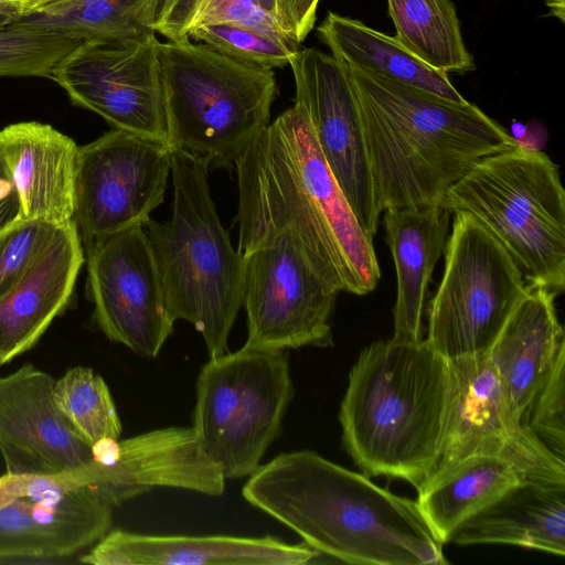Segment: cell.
<instances>
[{
	"label": "cell",
	"mask_w": 565,
	"mask_h": 565,
	"mask_svg": "<svg viewBox=\"0 0 565 565\" xmlns=\"http://www.w3.org/2000/svg\"><path fill=\"white\" fill-rule=\"evenodd\" d=\"M190 39L233 58L271 70L289 65L298 50L258 31L232 23L198 28L191 32Z\"/></svg>",
	"instance_id": "1f68e13d"
},
{
	"label": "cell",
	"mask_w": 565,
	"mask_h": 565,
	"mask_svg": "<svg viewBox=\"0 0 565 565\" xmlns=\"http://www.w3.org/2000/svg\"><path fill=\"white\" fill-rule=\"evenodd\" d=\"M257 2L276 21L277 0H257Z\"/></svg>",
	"instance_id": "ab89813d"
},
{
	"label": "cell",
	"mask_w": 565,
	"mask_h": 565,
	"mask_svg": "<svg viewBox=\"0 0 565 565\" xmlns=\"http://www.w3.org/2000/svg\"><path fill=\"white\" fill-rule=\"evenodd\" d=\"M53 397L72 428L90 446L119 439L121 423L110 391L93 369L75 366L54 381Z\"/></svg>",
	"instance_id": "f546056e"
},
{
	"label": "cell",
	"mask_w": 565,
	"mask_h": 565,
	"mask_svg": "<svg viewBox=\"0 0 565 565\" xmlns=\"http://www.w3.org/2000/svg\"><path fill=\"white\" fill-rule=\"evenodd\" d=\"M1 2L8 3L13 7L20 17L30 13L38 0H0Z\"/></svg>",
	"instance_id": "74e56055"
},
{
	"label": "cell",
	"mask_w": 565,
	"mask_h": 565,
	"mask_svg": "<svg viewBox=\"0 0 565 565\" xmlns=\"http://www.w3.org/2000/svg\"><path fill=\"white\" fill-rule=\"evenodd\" d=\"M94 320L111 341L156 358L173 331L161 277L142 224L84 246Z\"/></svg>",
	"instance_id": "4fadbf2b"
},
{
	"label": "cell",
	"mask_w": 565,
	"mask_h": 565,
	"mask_svg": "<svg viewBox=\"0 0 565 565\" xmlns=\"http://www.w3.org/2000/svg\"><path fill=\"white\" fill-rule=\"evenodd\" d=\"M160 0H67L19 17L79 41L130 43L154 35Z\"/></svg>",
	"instance_id": "4316f807"
},
{
	"label": "cell",
	"mask_w": 565,
	"mask_h": 565,
	"mask_svg": "<svg viewBox=\"0 0 565 565\" xmlns=\"http://www.w3.org/2000/svg\"><path fill=\"white\" fill-rule=\"evenodd\" d=\"M289 66L295 103L306 113L319 148L367 235L376 234L377 207L355 97L343 65L315 47L297 50Z\"/></svg>",
	"instance_id": "2e32d148"
},
{
	"label": "cell",
	"mask_w": 565,
	"mask_h": 565,
	"mask_svg": "<svg viewBox=\"0 0 565 565\" xmlns=\"http://www.w3.org/2000/svg\"><path fill=\"white\" fill-rule=\"evenodd\" d=\"M245 347L288 350L333 344L331 318L340 292L313 267L290 235L245 256Z\"/></svg>",
	"instance_id": "8fae6325"
},
{
	"label": "cell",
	"mask_w": 565,
	"mask_h": 565,
	"mask_svg": "<svg viewBox=\"0 0 565 565\" xmlns=\"http://www.w3.org/2000/svg\"><path fill=\"white\" fill-rule=\"evenodd\" d=\"M342 65L355 97L381 213L440 205L478 161L518 143L467 99L454 102Z\"/></svg>",
	"instance_id": "3957f363"
},
{
	"label": "cell",
	"mask_w": 565,
	"mask_h": 565,
	"mask_svg": "<svg viewBox=\"0 0 565 565\" xmlns=\"http://www.w3.org/2000/svg\"><path fill=\"white\" fill-rule=\"evenodd\" d=\"M63 1H67V0H38L31 12H35L44 7H47V6H51L54 3H58V2H63Z\"/></svg>",
	"instance_id": "60d3db41"
},
{
	"label": "cell",
	"mask_w": 565,
	"mask_h": 565,
	"mask_svg": "<svg viewBox=\"0 0 565 565\" xmlns=\"http://www.w3.org/2000/svg\"><path fill=\"white\" fill-rule=\"evenodd\" d=\"M320 553L271 536L143 535L108 532L79 561L94 565H301Z\"/></svg>",
	"instance_id": "d6986e66"
},
{
	"label": "cell",
	"mask_w": 565,
	"mask_h": 565,
	"mask_svg": "<svg viewBox=\"0 0 565 565\" xmlns=\"http://www.w3.org/2000/svg\"><path fill=\"white\" fill-rule=\"evenodd\" d=\"M450 214L477 218L511 255L529 287H565V192L558 166L519 142L478 161L446 193Z\"/></svg>",
	"instance_id": "52a82bcc"
},
{
	"label": "cell",
	"mask_w": 565,
	"mask_h": 565,
	"mask_svg": "<svg viewBox=\"0 0 565 565\" xmlns=\"http://www.w3.org/2000/svg\"><path fill=\"white\" fill-rule=\"evenodd\" d=\"M446 393L447 360L425 339L369 344L340 405L347 452L365 476L418 489L439 461Z\"/></svg>",
	"instance_id": "277c9868"
},
{
	"label": "cell",
	"mask_w": 565,
	"mask_h": 565,
	"mask_svg": "<svg viewBox=\"0 0 565 565\" xmlns=\"http://www.w3.org/2000/svg\"><path fill=\"white\" fill-rule=\"evenodd\" d=\"M459 545L509 544L565 555V484L526 479L466 522Z\"/></svg>",
	"instance_id": "cb8c5ba5"
},
{
	"label": "cell",
	"mask_w": 565,
	"mask_h": 565,
	"mask_svg": "<svg viewBox=\"0 0 565 565\" xmlns=\"http://www.w3.org/2000/svg\"><path fill=\"white\" fill-rule=\"evenodd\" d=\"M294 392L287 350L244 345L202 366L192 428L225 479L258 469Z\"/></svg>",
	"instance_id": "ba28073f"
},
{
	"label": "cell",
	"mask_w": 565,
	"mask_h": 565,
	"mask_svg": "<svg viewBox=\"0 0 565 565\" xmlns=\"http://www.w3.org/2000/svg\"><path fill=\"white\" fill-rule=\"evenodd\" d=\"M172 215L142 226L161 277L170 318L194 326L209 358L228 352L227 340L243 306L245 258L231 243L211 196L209 169L171 151Z\"/></svg>",
	"instance_id": "5b68a950"
},
{
	"label": "cell",
	"mask_w": 565,
	"mask_h": 565,
	"mask_svg": "<svg viewBox=\"0 0 565 565\" xmlns=\"http://www.w3.org/2000/svg\"><path fill=\"white\" fill-rule=\"evenodd\" d=\"M54 381L31 363L0 376V452L7 472L51 475L93 459L92 446L55 404Z\"/></svg>",
	"instance_id": "e0dca14e"
},
{
	"label": "cell",
	"mask_w": 565,
	"mask_h": 565,
	"mask_svg": "<svg viewBox=\"0 0 565 565\" xmlns=\"http://www.w3.org/2000/svg\"><path fill=\"white\" fill-rule=\"evenodd\" d=\"M387 6L395 38L418 58L445 73L475 70L451 0H387Z\"/></svg>",
	"instance_id": "83f0119b"
},
{
	"label": "cell",
	"mask_w": 565,
	"mask_h": 565,
	"mask_svg": "<svg viewBox=\"0 0 565 565\" xmlns=\"http://www.w3.org/2000/svg\"><path fill=\"white\" fill-rule=\"evenodd\" d=\"M20 13L10 4L0 1V28L11 23Z\"/></svg>",
	"instance_id": "8d00e7d4"
},
{
	"label": "cell",
	"mask_w": 565,
	"mask_h": 565,
	"mask_svg": "<svg viewBox=\"0 0 565 565\" xmlns=\"http://www.w3.org/2000/svg\"><path fill=\"white\" fill-rule=\"evenodd\" d=\"M384 226L396 273L393 337L401 342L423 338L428 287L444 254L450 213L441 205L384 211Z\"/></svg>",
	"instance_id": "603a6c76"
},
{
	"label": "cell",
	"mask_w": 565,
	"mask_h": 565,
	"mask_svg": "<svg viewBox=\"0 0 565 565\" xmlns=\"http://www.w3.org/2000/svg\"><path fill=\"white\" fill-rule=\"evenodd\" d=\"M93 459L57 472L60 493L92 488L113 507L156 487L221 495L225 477L192 427H167L92 446Z\"/></svg>",
	"instance_id": "5bb4252c"
},
{
	"label": "cell",
	"mask_w": 565,
	"mask_h": 565,
	"mask_svg": "<svg viewBox=\"0 0 565 565\" xmlns=\"http://www.w3.org/2000/svg\"><path fill=\"white\" fill-rule=\"evenodd\" d=\"M441 280L426 305L429 345L446 360L487 353L527 285L511 255L477 218L454 214Z\"/></svg>",
	"instance_id": "9c48e42d"
},
{
	"label": "cell",
	"mask_w": 565,
	"mask_h": 565,
	"mask_svg": "<svg viewBox=\"0 0 565 565\" xmlns=\"http://www.w3.org/2000/svg\"><path fill=\"white\" fill-rule=\"evenodd\" d=\"M167 141L209 170L235 168L270 122L275 73L191 40L157 42Z\"/></svg>",
	"instance_id": "8992f818"
},
{
	"label": "cell",
	"mask_w": 565,
	"mask_h": 565,
	"mask_svg": "<svg viewBox=\"0 0 565 565\" xmlns=\"http://www.w3.org/2000/svg\"><path fill=\"white\" fill-rule=\"evenodd\" d=\"M524 424L559 458L565 450V356L536 393L524 416Z\"/></svg>",
	"instance_id": "836d02e7"
},
{
	"label": "cell",
	"mask_w": 565,
	"mask_h": 565,
	"mask_svg": "<svg viewBox=\"0 0 565 565\" xmlns=\"http://www.w3.org/2000/svg\"><path fill=\"white\" fill-rule=\"evenodd\" d=\"M526 478L493 456L476 455L438 463L417 490V505L441 544L470 519Z\"/></svg>",
	"instance_id": "d4e9b609"
},
{
	"label": "cell",
	"mask_w": 565,
	"mask_h": 565,
	"mask_svg": "<svg viewBox=\"0 0 565 565\" xmlns=\"http://www.w3.org/2000/svg\"><path fill=\"white\" fill-rule=\"evenodd\" d=\"M111 509L88 487L14 500L0 508V562L73 556L109 532Z\"/></svg>",
	"instance_id": "ac0fdd59"
},
{
	"label": "cell",
	"mask_w": 565,
	"mask_h": 565,
	"mask_svg": "<svg viewBox=\"0 0 565 565\" xmlns=\"http://www.w3.org/2000/svg\"><path fill=\"white\" fill-rule=\"evenodd\" d=\"M21 207L14 184L0 159V231L20 220Z\"/></svg>",
	"instance_id": "d590c367"
},
{
	"label": "cell",
	"mask_w": 565,
	"mask_h": 565,
	"mask_svg": "<svg viewBox=\"0 0 565 565\" xmlns=\"http://www.w3.org/2000/svg\"><path fill=\"white\" fill-rule=\"evenodd\" d=\"M317 32L331 55L342 64L454 102L466 100L451 84L447 73L426 64L395 36L334 12L327 14Z\"/></svg>",
	"instance_id": "484cf974"
},
{
	"label": "cell",
	"mask_w": 565,
	"mask_h": 565,
	"mask_svg": "<svg viewBox=\"0 0 565 565\" xmlns=\"http://www.w3.org/2000/svg\"><path fill=\"white\" fill-rule=\"evenodd\" d=\"M546 4L551 9V14L564 22L565 0H548Z\"/></svg>",
	"instance_id": "f35d334b"
},
{
	"label": "cell",
	"mask_w": 565,
	"mask_h": 565,
	"mask_svg": "<svg viewBox=\"0 0 565 565\" xmlns=\"http://www.w3.org/2000/svg\"><path fill=\"white\" fill-rule=\"evenodd\" d=\"M252 505L334 559L361 565H445L416 500L397 495L312 450L284 452L243 488Z\"/></svg>",
	"instance_id": "7a4b0ae2"
},
{
	"label": "cell",
	"mask_w": 565,
	"mask_h": 565,
	"mask_svg": "<svg viewBox=\"0 0 565 565\" xmlns=\"http://www.w3.org/2000/svg\"><path fill=\"white\" fill-rule=\"evenodd\" d=\"M235 170L242 256L290 235L339 291L364 296L375 289L381 269L373 237L361 226L298 104L269 122Z\"/></svg>",
	"instance_id": "6da1fadb"
},
{
	"label": "cell",
	"mask_w": 565,
	"mask_h": 565,
	"mask_svg": "<svg viewBox=\"0 0 565 565\" xmlns=\"http://www.w3.org/2000/svg\"><path fill=\"white\" fill-rule=\"evenodd\" d=\"M220 23L246 26L298 47L257 0H160L153 29L168 41L179 42L191 40L198 28Z\"/></svg>",
	"instance_id": "f1b7e54d"
},
{
	"label": "cell",
	"mask_w": 565,
	"mask_h": 565,
	"mask_svg": "<svg viewBox=\"0 0 565 565\" xmlns=\"http://www.w3.org/2000/svg\"><path fill=\"white\" fill-rule=\"evenodd\" d=\"M81 42L14 20L0 28V76L50 78L57 64Z\"/></svg>",
	"instance_id": "4dcf8cb0"
},
{
	"label": "cell",
	"mask_w": 565,
	"mask_h": 565,
	"mask_svg": "<svg viewBox=\"0 0 565 565\" xmlns=\"http://www.w3.org/2000/svg\"><path fill=\"white\" fill-rule=\"evenodd\" d=\"M320 0H277L276 23L295 44H300L313 29Z\"/></svg>",
	"instance_id": "e575fe53"
},
{
	"label": "cell",
	"mask_w": 565,
	"mask_h": 565,
	"mask_svg": "<svg viewBox=\"0 0 565 565\" xmlns=\"http://www.w3.org/2000/svg\"><path fill=\"white\" fill-rule=\"evenodd\" d=\"M78 148L47 124L22 121L0 130V159L18 193L20 218L74 222Z\"/></svg>",
	"instance_id": "ffe728a7"
},
{
	"label": "cell",
	"mask_w": 565,
	"mask_h": 565,
	"mask_svg": "<svg viewBox=\"0 0 565 565\" xmlns=\"http://www.w3.org/2000/svg\"><path fill=\"white\" fill-rule=\"evenodd\" d=\"M58 227L42 220L20 218L0 231V299L50 244Z\"/></svg>",
	"instance_id": "d6a6232c"
},
{
	"label": "cell",
	"mask_w": 565,
	"mask_h": 565,
	"mask_svg": "<svg viewBox=\"0 0 565 565\" xmlns=\"http://www.w3.org/2000/svg\"><path fill=\"white\" fill-rule=\"evenodd\" d=\"M157 42L156 35L130 43L83 41L50 79L114 128L168 145Z\"/></svg>",
	"instance_id": "9a60e30c"
},
{
	"label": "cell",
	"mask_w": 565,
	"mask_h": 565,
	"mask_svg": "<svg viewBox=\"0 0 565 565\" xmlns=\"http://www.w3.org/2000/svg\"><path fill=\"white\" fill-rule=\"evenodd\" d=\"M556 295L529 287L504 323L489 359L522 417L565 356V335L555 308Z\"/></svg>",
	"instance_id": "7402d4cb"
},
{
	"label": "cell",
	"mask_w": 565,
	"mask_h": 565,
	"mask_svg": "<svg viewBox=\"0 0 565 565\" xmlns=\"http://www.w3.org/2000/svg\"><path fill=\"white\" fill-rule=\"evenodd\" d=\"M171 151L116 128L78 148L74 221L83 246L150 217L164 200Z\"/></svg>",
	"instance_id": "7c38bea8"
},
{
	"label": "cell",
	"mask_w": 565,
	"mask_h": 565,
	"mask_svg": "<svg viewBox=\"0 0 565 565\" xmlns=\"http://www.w3.org/2000/svg\"><path fill=\"white\" fill-rule=\"evenodd\" d=\"M476 455L503 459L526 479L565 484L564 459L524 424L488 352L447 360L438 463Z\"/></svg>",
	"instance_id": "30bf717a"
},
{
	"label": "cell",
	"mask_w": 565,
	"mask_h": 565,
	"mask_svg": "<svg viewBox=\"0 0 565 565\" xmlns=\"http://www.w3.org/2000/svg\"><path fill=\"white\" fill-rule=\"evenodd\" d=\"M84 260L75 221L60 226L50 244L0 299V365L32 349L65 310Z\"/></svg>",
	"instance_id": "44dd1931"
}]
</instances>
